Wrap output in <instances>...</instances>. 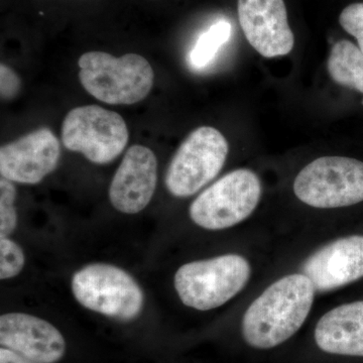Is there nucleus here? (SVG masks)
<instances>
[{
	"instance_id": "obj_17",
	"label": "nucleus",
	"mask_w": 363,
	"mask_h": 363,
	"mask_svg": "<svg viewBox=\"0 0 363 363\" xmlns=\"http://www.w3.org/2000/svg\"><path fill=\"white\" fill-rule=\"evenodd\" d=\"M16 188L13 182L1 177L0 179V238L9 236L18 225V213L14 202Z\"/></svg>"
},
{
	"instance_id": "obj_1",
	"label": "nucleus",
	"mask_w": 363,
	"mask_h": 363,
	"mask_svg": "<svg viewBox=\"0 0 363 363\" xmlns=\"http://www.w3.org/2000/svg\"><path fill=\"white\" fill-rule=\"evenodd\" d=\"M312 281L303 274L284 277L264 291L248 307L242 320L247 344L269 350L295 335L314 302Z\"/></svg>"
},
{
	"instance_id": "obj_21",
	"label": "nucleus",
	"mask_w": 363,
	"mask_h": 363,
	"mask_svg": "<svg viewBox=\"0 0 363 363\" xmlns=\"http://www.w3.org/2000/svg\"><path fill=\"white\" fill-rule=\"evenodd\" d=\"M0 363H35L7 348L0 350Z\"/></svg>"
},
{
	"instance_id": "obj_11",
	"label": "nucleus",
	"mask_w": 363,
	"mask_h": 363,
	"mask_svg": "<svg viewBox=\"0 0 363 363\" xmlns=\"http://www.w3.org/2000/svg\"><path fill=\"white\" fill-rule=\"evenodd\" d=\"M157 183L156 155L149 147L133 145L124 155L112 179L109 200L121 213H140L152 201Z\"/></svg>"
},
{
	"instance_id": "obj_14",
	"label": "nucleus",
	"mask_w": 363,
	"mask_h": 363,
	"mask_svg": "<svg viewBox=\"0 0 363 363\" xmlns=\"http://www.w3.org/2000/svg\"><path fill=\"white\" fill-rule=\"evenodd\" d=\"M314 336L324 352L363 357V301L326 313L318 322Z\"/></svg>"
},
{
	"instance_id": "obj_22",
	"label": "nucleus",
	"mask_w": 363,
	"mask_h": 363,
	"mask_svg": "<svg viewBox=\"0 0 363 363\" xmlns=\"http://www.w3.org/2000/svg\"><path fill=\"white\" fill-rule=\"evenodd\" d=\"M362 105H363V99H362Z\"/></svg>"
},
{
	"instance_id": "obj_6",
	"label": "nucleus",
	"mask_w": 363,
	"mask_h": 363,
	"mask_svg": "<svg viewBox=\"0 0 363 363\" xmlns=\"http://www.w3.org/2000/svg\"><path fill=\"white\" fill-rule=\"evenodd\" d=\"M262 197V183L247 169L222 177L198 196L189 209L196 225L222 230L240 223L252 215Z\"/></svg>"
},
{
	"instance_id": "obj_19",
	"label": "nucleus",
	"mask_w": 363,
	"mask_h": 363,
	"mask_svg": "<svg viewBox=\"0 0 363 363\" xmlns=\"http://www.w3.org/2000/svg\"><path fill=\"white\" fill-rule=\"evenodd\" d=\"M339 23L346 33L357 40L358 48L363 52V2L345 7L339 16Z\"/></svg>"
},
{
	"instance_id": "obj_9",
	"label": "nucleus",
	"mask_w": 363,
	"mask_h": 363,
	"mask_svg": "<svg viewBox=\"0 0 363 363\" xmlns=\"http://www.w3.org/2000/svg\"><path fill=\"white\" fill-rule=\"evenodd\" d=\"M238 21L247 42L264 58L290 54L295 35L284 0H238Z\"/></svg>"
},
{
	"instance_id": "obj_8",
	"label": "nucleus",
	"mask_w": 363,
	"mask_h": 363,
	"mask_svg": "<svg viewBox=\"0 0 363 363\" xmlns=\"http://www.w3.org/2000/svg\"><path fill=\"white\" fill-rule=\"evenodd\" d=\"M61 136L67 150L80 152L93 164H106L123 152L130 135L123 116L97 105H85L67 113Z\"/></svg>"
},
{
	"instance_id": "obj_2",
	"label": "nucleus",
	"mask_w": 363,
	"mask_h": 363,
	"mask_svg": "<svg viewBox=\"0 0 363 363\" xmlns=\"http://www.w3.org/2000/svg\"><path fill=\"white\" fill-rule=\"evenodd\" d=\"M78 66L83 88L104 104H138L154 86L155 72L140 55L126 54L116 58L104 52H88L80 57Z\"/></svg>"
},
{
	"instance_id": "obj_10",
	"label": "nucleus",
	"mask_w": 363,
	"mask_h": 363,
	"mask_svg": "<svg viewBox=\"0 0 363 363\" xmlns=\"http://www.w3.org/2000/svg\"><path fill=\"white\" fill-rule=\"evenodd\" d=\"M61 145L51 130L42 128L0 149V174L13 183L35 185L58 166Z\"/></svg>"
},
{
	"instance_id": "obj_20",
	"label": "nucleus",
	"mask_w": 363,
	"mask_h": 363,
	"mask_svg": "<svg viewBox=\"0 0 363 363\" xmlns=\"http://www.w3.org/2000/svg\"><path fill=\"white\" fill-rule=\"evenodd\" d=\"M21 87V79L18 74L11 68L1 64L0 65V95L2 100H11L18 96Z\"/></svg>"
},
{
	"instance_id": "obj_4",
	"label": "nucleus",
	"mask_w": 363,
	"mask_h": 363,
	"mask_svg": "<svg viewBox=\"0 0 363 363\" xmlns=\"http://www.w3.org/2000/svg\"><path fill=\"white\" fill-rule=\"evenodd\" d=\"M71 288L79 304L104 316L130 321L143 311L142 288L128 272L112 264L82 267L74 274Z\"/></svg>"
},
{
	"instance_id": "obj_5",
	"label": "nucleus",
	"mask_w": 363,
	"mask_h": 363,
	"mask_svg": "<svg viewBox=\"0 0 363 363\" xmlns=\"http://www.w3.org/2000/svg\"><path fill=\"white\" fill-rule=\"evenodd\" d=\"M294 192L314 208L333 209L363 201V162L345 157H323L296 177Z\"/></svg>"
},
{
	"instance_id": "obj_3",
	"label": "nucleus",
	"mask_w": 363,
	"mask_h": 363,
	"mask_svg": "<svg viewBox=\"0 0 363 363\" xmlns=\"http://www.w3.org/2000/svg\"><path fill=\"white\" fill-rule=\"evenodd\" d=\"M250 264L238 255L184 264L175 274V289L182 303L192 309L209 311L235 297L250 278Z\"/></svg>"
},
{
	"instance_id": "obj_7",
	"label": "nucleus",
	"mask_w": 363,
	"mask_h": 363,
	"mask_svg": "<svg viewBox=\"0 0 363 363\" xmlns=\"http://www.w3.org/2000/svg\"><path fill=\"white\" fill-rule=\"evenodd\" d=\"M225 136L211 126H201L182 143L169 162L164 184L172 195L196 194L220 173L228 156Z\"/></svg>"
},
{
	"instance_id": "obj_18",
	"label": "nucleus",
	"mask_w": 363,
	"mask_h": 363,
	"mask_svg": "<svg viewBox=\"0 0 363 363\" xmlns=\"http://www.w3.org/2000/svg\"><path fill=\"white\" fill-rule=\"evenodd\" d=\"M25 255L18 243L9 236L0 238V279H13L23 271Z\"/></svg>"
},
{
	"instance_id": "obj_12",
	"label": "nucleus",
	"mask_w": 363,
	"mask_h": 363,
	"mask_svg": "<svg viewBox=\"0 0 363 363\" xmlns=\"http://www.w3.org/2000/svg\"><path fill=\"white\" fill-rule=\"evenodd\" d=\"M0 344L35 363H56L66 351L65 339L54 325L25 313L0 317Z\"/></svg>"
},
{
	"instance_id": "obj_15",
	"label": "nucleus",
	"mask_w": 363,
	"mask_h": 363,
	"mask_svg": "<svg viewBox=\"0 0 363 363\" xmlns=\"http://www.w3.org/2000/svg\"><path fill=\"white\" fill-rule=\"evenodd\" d=\"M327 69L337 84L363 93V52L357 45L341 40L332 47Z\"/></svg>"
},
{
	"instance_id": "obj_13",
	"label": "nucleus",
	"mask_w": 363,
	"mask_h": 363,
	"mask_svg": "<svg viewBox=\"0 0 363 363\" xmlns=\"http://www.w3.org/2000/svg\"><path fill=\"white\" fill-rule=\"evenodd\" d=\"M302 271L317 292L336 290L363 278V235L332 241L308 257Z\"/></svg>"
},
{
	"instance_id": "obj_16",
	"label": "nucleus",
	"mask_w": 363,
	"mask_h": 363,
	"mask_svg": "<svg viewBox=\"0 0 363 363\" xmlns=\"http://www.w3.org/2000/svg\"><path fill=\"white\" fill-rule=\"evenodd\" d=\"M231 32V25L226 21H217L210 26L207 32L200 35L189 54L191 66L195 69H203L209 65L222 45L230 39Z\"/></svg>"
}]
</instances>
